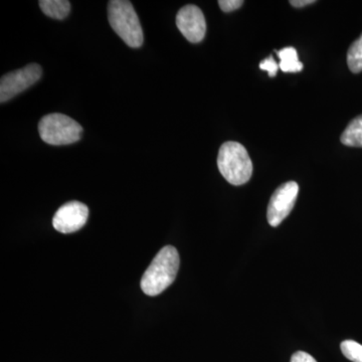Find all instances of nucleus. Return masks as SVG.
<instances>
[{
	"mask_svg": "<svg viewBox=\"0 0 362 362\" xmlns=\"http://www.w3.org/2000/svg\"><path fill=\"white\" fill-rule=\"evenodd\" d=\"M176 25L185 39L192 44H199L204 39L206 21L202 9L194 4L183 6L176 16Z\"/></svg>",
	"mask_w": 362,
	"mask_h": 362,
	"instance_id": "0eeeda50",
	"label": "nucleus"
},
{
	"mask_svg": "<svg viewBox=\"0 0 362 362\" xmlns=\"http://www.w3.org/2000/svg\"><path fill=\"white\" fill-rule=\"evenodd\" d=\"M89 209L80 202H70L62 206L52 218V225L58 232L71 233L81 230L87 223Z\"/></svg>",
	"mask_w": 362,
	"mask_h": 362,
	"instance_id": "6e6552de",
	"label": "nucleus"
},
{
	"mask_svg": "<svg viewBox=\"0 0 362 362\" xmlns=\"http://www.w3.org/2000/svg\"><path fill=\"white\" fill-rule=\"evenodd\" d=\"M343 356L352 362H362V345L354 340H345L340 345Z\"/></svg>",
	"mask_w": 362,
	"mask_h": 362,
	"instance_id": "ddd939ff",
	"label": "nucleus"
},
{
	"mask_svg": "<svg viewBox=\"0 0 362 362\" xmlns=\"http://www.w3.org/2000/svg\"><path fill=\"white\" fill-rule=\"evenodd\" d=\"M281 62L280 70L284 73H299L303 70V64L298 59V54L294 47H289L277 52Z\"/></svg>",
	"mask_w": 362,
	"mask_h": 362,
	"instance_id": "9d476101",
	"label": "nucleus"
},
{
	"mask_svg": "<svg viewBox=\"0 0 362 362\" xmlns=\"http://www.w3.org/2000/svg\"><path fill=\"white\" fill-rule=\"evenodd\" d=\"M109 23L128 47L143 45V30L133 4L128 0H111L108 4Z\"/></svg>",
	"mask_w": 362,
	"mask_h": 362,
	"instance_id": "7ed1b4c3",
	"label": "nucleus"
},
{
	"mask_svg": "<svg viewBox=\"0 0 362 362\" xmlns=\"http://www.w3.org/2000/svg\"><path fill=\"white\" fill-rule=\"evenodd\" d=\"M342 144L350 147H362V115L356 117L343 131Z\"/></svg>",
	"mask_w": 362,
	"mask_h": 362,
	"instance_id": "9b49d317",
	"label": "nucleus"
},
{
	"mask_svg": "<svg viewBox=\"0 0 362 362\" xmlns=\"http://www.w3.org/2000/svg\"><path fill=\"white\" fill-rule=\"evenodd\" d=\"M39 4L42 13L54 20H65L71 11L70 1L66 0H40Z\"/></svg>",
	"mask_w": 362,
	"mask_h": 362,
	"instance_id": "1a4fd4ad",
	"label": "nucleus"
},
{
	"mask_svg": "<svg viewBox=\"0 0 362 362\" xmlns=\"http://www.w3.org/2000/svg\"><path fill=\"white\" fill-rule=\"evenodd\" d=\"M42 75V66L37 64H30L6 74L0 81V102L6 103L21 92L32 87Z\"/></svg>",
	"mask_w": 362,
	"mask_h": 362,
	"instance_id": "39448f33",
	"label": "nucleus"
},
{
	"mask_svg": "<svg viewBox=\"0 0 362 362\" xmlns=\"http://www.w3.org/2000/svg\"><path fill=\"white\" fill-rule=\"evenodd\" d=\"M218 168L228 182L243 185L251 180L252 163L247 149L239 142L228 141L221 145Z\"/></svg>",
	"mask_w": 362,
	"mask_h": 362,
	"instance_id": "f03ea898",
	"label": "nucleus"
},
{
	"mask_svg": "<svg viewBox=\"0 0 362 362\" xmlns=\"http://www.w3.org/2000/svg\"><path fill=\"white\" fill-rule=\"evenodd\" d=\"M291 362H317L316 359L310 354L304 351H298L296 354H293L291 357Z\"/></svg>",
	"mask_w": 362,
	"mask_h": 362,
	"instance_id": "dca6fc26",
	"label": "nucleus"
},
{
	"mask_svg": "<svg viewBox=\"0 0 362 362\" xmlns=\"http://www.w3.org/2000/svg\"><path fill=\"white\" fill-rule=\"evenodd\" d=\"M180 259L173 246L162 247L141 279L142 291L149 296H157L175 282Z\"/></svg>",
	"mask_w": 362,
	"mask_h": 362,
	"instance_id": "f257e3e1",
	"label": "nucleus"
},
{
	"mask_svg": "<svg viewBox=\"0 0 362 362\" xmlns=\"http://www.w3.org/2000/svg\"><path fill=\"white\" fill-rule=\"evenodd\" d=\"M244 4L243 0H220L218 6H220L221 11L225 13H232L233 11H237L240 6Z\"/></svg>",
	"mask_w": 362,
	"mask_h": 362,
	"instance_id": "2eb2a0df",
	"label": "nucleus"
},
{
	"mask_svg": "<svg viewBox=\"0 0 362 362\" xmlns=\"http://www.w3.org/2000/svg\"><path fill=\"white\" fill-rule=\"evenodd\" d=\"M315 2L314 0H291L290 4L294 7H303L309 6V4H315Z\"/></svg>",
	"mask_w": 362,
	"mask_h": 362,
	"instance_id": "f3484780",
	"label": "nucleus"
},
{
	"mask_svg": "<svg viewBox=\"0 0 362 362\" xmlns=\"http://www.w3.org/2000/svg\"><path fill=\"white\" fill-rule=\"evenodd\" d=\"M259 69L263 71H268L269 76L273 78L277 75V71L280 66H279V64L276 63L275 59H273V57H269L268 59H264L263 62H261L259 64Z\"/></svg>",
	"mask_w": 362,
	"mask_h": 362,
	"instance_id": "4468645a",
	"label": "nucleus"
},
{
	"mask_svg": "<svg viewBox=\"0 0 362 362\" xmlns=\"http://www.w3.org/2000/svg\"><path fill=\"white\" fill-rule=\"evenodd\" d=\"M299 187L295 181H288L276 189L269 202L267 218L270 226H278L291 213L296 202Z\"/></svg>",
	"mask_w": 362,
	"mask_h": 362,
	"instance_id": "423d86ee",
	"label": "nucleus"
},
{
	"mask_svg": "<svg viewBox=\"0 0 362 362\" xmlns=\"http://www.w3.org/2000/svg\"><path fill=\"white\" fill-rule=\"evenodd\" d=\"M39 132L42 141L59 146L78 142L82 137L83 128L71 117L54 113L42 117L39 123Z\"/></svg>",
	"mask_w": 362,
	"mask_h": 362,
	"instance_id": "20e7f679",
	"label": "nucleus"
},
{
	"mask_svg": "<svg viewBox=\"0 0 362 362\" xmlns=\"http://www.w3.org/2000/svg\"><path fill=\"white\" fill-rule=\"evenodd\" d=\"M347 64L352 73L358 74L362 71V35L350 45L347 52Z\"/></svg>",
	"mask_w": 362,
	"mask_h": 362,
	"instance_id": "f8f14e48",
	"label": "nucleus"
}]
</instances>
